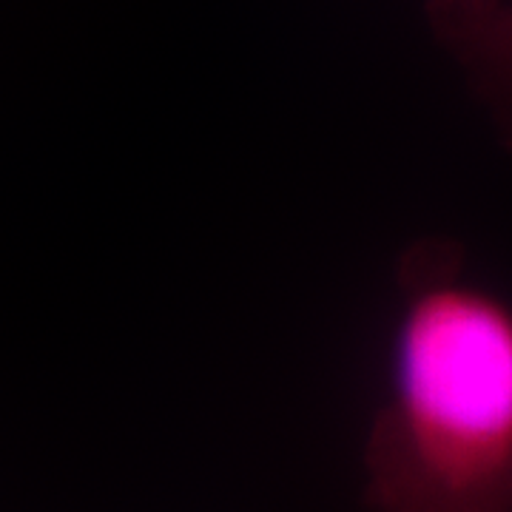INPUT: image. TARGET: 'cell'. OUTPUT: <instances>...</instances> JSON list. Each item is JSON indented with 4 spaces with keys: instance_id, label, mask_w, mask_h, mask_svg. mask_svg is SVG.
Here are the masks:
<instances>
[{
    "instance_id": "1",
    "label": "cell",
    "mask_w": 512,
    "mask_h": 512,
    "mask_svg": "<svg viewBox=\"0 0 512 512\" xmlns=\"http://www.w3.org/2000/svg\"><path fill=\"white\" fill-rule=\"evenodd\" d=\"M365 476L373 512H512V305L450 254L407 268Z\"/></svg>"
},
{
    "instance_id": "2",
    "label": "cell",
    "mask_w": 512,
    "mask_h": 512,
    "mask_svg": "<svg viewBox=\"0 0 512 512\" xmlns=\"http://www.w3.org/2000/svg\"><path fill=\"white\" fill-rule=\"evenodd\" d=\"M427 15L512 134V0H430Z\"/></svg>"
}]
</instances>
